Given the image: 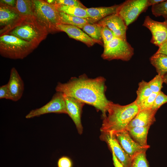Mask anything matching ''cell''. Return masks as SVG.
I'll return each instance as SVG.
<instances>
[{
    "mask_svg": "<svg viewBox=\"0 0 167 167\" xmlns=\"http://www.w3.org/2000/svg\"><path fill=\"white\" fill-rule=\"evenodd\" d=\"M105 81L102 76L90 78L84 74L78 77H72L66 83L58 82L55 90L94 106L101 112L103 118L106 116L108 105L110 101L105 95Z\"/></svg>",
    "mask_w": 167,
    "mask_h": 167,
    "instance_id": "obj_1",
    "label": "cell"
},
{
    "mask_svg": "<svg viewBox=\"0 0 167 167\" xmlns=\"http://www.w3.org/2000/svg\"><path fill=\"white\" fill-rule=\"evenodd\" d=\"M139 110L135 101L124 105L110 101L107 109L108 115L102 118L101 131L114 134L126 130Z\"/></svg>",
    "mask_w": 167,
    "mask_h": 167,
    "instance_id": "obj_2",
    "label": "cell"
},
{
    "mask_svg": "<svg viewBox=\"0 0 167 167\" xmlns=\"http://www.w3.org/2000/svg\"><path fill=\"white\" fill-rule=\"evenodd\" d=\"M48 34L47 30L37 22L34 16H22L0 36L8 34L39 45Z\"/></svg>",
    "mask_w": 167,
    "mask_h": 167,
    "instance_id": "obj_3",
    "label": "cell"
},
{
    "mask_svg": "<svg viewBox=\"0 0 167 167\" xmlns=\"http://www.w3.org/2000/svg\"><path fill=\"white\" fill-rule=\"evenodd\" d=\"M38 46L11 35L4 34L0 36V54L10 59H23Z\"/></svg>",
    "mask_w": 167,
    "mask_h": 167,
    "instance_id": "obj_4",
    "label": "cell"
},
{
    "mask_svg": "<svg viewBox=\"0 0 167 167\" xmlns=\"http://www.w3.org/2000/svg\"><path fill=\"white\" fill-rule=\"evenodd\" d=\"M34 15L37 22L49 33L59 32L57 26L61 24L59 11L54 4L45 0H32Z\"/></svg>",
    "mask_w": 167,
    "mask_h": 167,
    "instance_id": "obj_5",
    "label": "cell"
},
{
    "mask_svg": "<svg viewBox=\"0 0 167 167\" xmlns=\"http://www.w3.org/2000/svg\"><path fill=\"white\" fill-rule=\"evenodd\" d=\"M101 55L104 59L109 61L119 59L129 61L134 54L133 48L127 41L115 37L104 47Z\"/></svg>",
    "mask_w": 167,
    "mask_h": 167,
    "instance_id": "obj_6",
    "label": "cell"
},
{
    "mask_svg": "<svg viewBox=\"0 0 167 167\" xmlns=\"http://www.w3.org/2000/svg\"><path fill=\"white\" fill-rule=\"evenodd\" d=\"M149 5L148 0H128L119 4L117 14L128 26L134 22L139 15L146 11Z\"/></svg>",
    "mask_w": 167,
    "mask_h": 167,
    "instance_id": "obj_7",
    "label": "cell"
},
{
    "mask_svg": "<svg viewBox=\"0 0 167 167\" xmlns=\"http://www.w3.org/2000/svg\"><path fill=\"white\" fill-rule=\"evenodd\" d=\"M51 113L66 114L63 94L56 92L51 100L41 107L31 110L25 116L27 119Z\"/></svg>",
    "mask_w": 167,
    "mask_h": 167,
    "instance_id": "obj_8",
    "label": "cell"
},
{
    "mask_svg": "<svg viewBox=\"0 0 167 167\" xmlns=\"http://www.w3.org/2000/svg\"><path fill=\"white\" fill-rule=\"evenodd\" d=\"M143 26L148 29L152 34L151 42L159 47L167 40V24L152 19L149 16L145 19Z\"/></svg>",
    "mask_w": 167,
    "mask_h": 167,
    "instance_id": "obj_9",
    "label": "cell"
},
{
    "mask_svg": "<svg viewBox=\"0 0 167 167\" xmlns=\"http://www.w3.org/2000/svg\"><path fill=\"white\" fill-rule=\"evenodd\" d=\"M100 138L107 143L112 153L124 167H130L131 158L125 152L113 134L101 132Z\"/></svg>",
    "mask_w": 167,
    "mask_h": 167,
    "instance_id": "obj_10",
    "label": "cell"
},
{
    "mask_svg": "<svg viewBox=\"0 0 167 167\" xmlns=\"http://www.w3.org/2000/svg\"><path fill=\"white\" fill-rule=\"evenodd\" d=\"M63 95L67 114L74 122L78 133L81 135L83 128L81 121V114L85 104L74 97Z\"/></svg>",
    "mask_w": 167,
    "mask_h": 167,
    "instance_id": "obj_11",
    "label": "cell"
},
{
    "mask_svg": "<svg viewBox=\"0 0 167 167\" xmlns=\"http://www.w3.org/2000/svg\"><path fill=\"white\" fill-rule=\"evenodd\" d=\"M101 26H106L113 33L115 37L126 41L127 26L117 14L109 15L97 22Z\"/></svg>",
    "mask_w": 167,
    "mask_h": 167,
    "instance_id": "obj_12",
    "label": "cell"
},
{
    "mask_svg": "<svg viewBox=\"0 0 167 167\" xmlns=\"http://www.w3.org/2000/svg\"><path fill=\"white\" fill-rule=\"evenodd\" d=\"M118 142L126 153L131 158L140 152L146 151L150 147L142 146L131 137L126 130L113 134Z\"/></svg>",
    "mask_w": 167,
    "mask_h": 167,
    "instance_id": "obj_13",
    "label": "cell"
},
{
    "mask_svg": "<svg viewBox=\"0 0 167 167\" xmlns=\"http://www.w3.org/2000/svg\"><path fill=\"white\" fill-rule=\"evenodd\" d=\"M15 7L0 2V34L21 18Z\"/></svg>",
    "mask_w": 167,
    "mask_h": 167,
    "instance_id": "obj_14",
    "label": "cell"
},
{
    "mask_svg": "<svg viewBox=\"0 0 167 167\" xmlns=\"http://www.w3.org/2000/svg\"><path fill=\"white\" fill-rule=\"evenodd\" d=\"M57 27L59 31L65 32L70 37L81 41L88 46H92L96 43L99 44L98 41L92 39L77 27L60 24Z\"/></svg>",
    "mask_w": 167,
    "mask_h": 167,
    "instance_id": "obj_15",
    "label": "cell"
},
{
    "mask_svg": "<svg viewBox=\"0 0 167 167\" xmlns=\"http://www.w3.org/2000/svg\"><path fill=\"white\" fill-rule=\"evenodd\" d=\"M11 96V100L16 101L22 96L24 89V82L15 67L11 70L10 77L7 83Z\"/></svg>",
    "mask_w": 167,
    "mask_h": 167,
    "instance_id": "obj_16",
    "label": "cell"
},
{
    "mask_svg": "<svg viewBox=\"0 0 167 167\" xmlns=\"http://www.w3.org/2000/svg\"><path fill=\"white\" fill-rule=\"evenodd\" d=\"M157 111L152 109L139 110L129 124L126 130L136 126H150L156 121L155 116Z\"/></svg>",
    "mask_w": 167,
    "mask_h": 167,
    "instance_id": "obj_17",
    "label": "cell"
},
{
    "mask_svg": "<svg viewBox=\"0 0 167 167\" xmlns=\"http://www.w3.org/2000/svg\"><path fill=\"white\" fill-rule=\"evenodd\" d=\"M119 6L86 8V10L89 18L95 23L109 15L116 14Z\"/></svg>",
    "mask_w": 167,
    "mask_h": 167,
    "instance_id": "obj_18",
    "label": "cell"
},
{
    "mask_svg": "<svg viewBox=\"0 0 167 167\" xmlns=\"http://www.w3.org/2000/svg\"><path fill=\"white\" fill-rule=\"evenodd\" d=\"M150 126H136L127 129L129 134L137 143L143 147L149 146L147 143V137Z\"/></svg>",
    "mask_w": 167,
    "mask_h": 167,
    "instance_id": "obj_19",
    "label": "cell"
},
{
    "mask_svg": "<svg viewBox=\"0 0 167 167\" xmlns=\"http://www.w3.org/2000/svg\"><path fill=\"white\" fill-rule=\"evenodd\" d=\"M61 24L70 25L82 29L88 23H94L90 19H85L68 15L59 11Z\"/></svg>",
    "mask_w": 167,
    "mask_h": 167,
    "instance_id": "obj_20",
    "label": "cell"
},
{
    "mask_svg": "<svg viewBox=\"0 0 167 167\" xmlns=\"http://www.w3.org/2000/svg\"><path fill=\"white\" fill-rule=\"evenodd\" d=\"M150 61L158 75L163 77L167 74V55L155 53L150 57Z\"/></svg>",
    "mask_w": 167,
    "mask_h": 167,
    "instance_id": "obj_21",
    "label": "cell"
},
{
    "mask_svg": "<svg viewBox=\"0 0 167 167\" xmlns=\"http://www.w3.org/2000/svg\"><path fill=\"white\" fill-rule=\"evenodd\" d=\"M59 11L69 15L84 18L90 19L86 8L74 6H69L62 5L54 4Z\"/></svg>",
    "mask_w": 167,
    "mask_h": 167,
    "instance_id": "obj_22",
    "label": "cell"
},
{
    "mask_svg": "<svg viewBox=\"0 0 167 167\" xmlns=\"http://www.w3.org/2000/svg\"><path fill=\"white\" fill-rule=\"evenodd\" d=\"M102 28V26L96 22L87 24L82 29L90 37L98 41L100 44L103 45L101 36Z\"/></svg>",
    "mask_w": 167,
    "mask_h": 167,
    "instance_id": "obj_23",
    "label": "cell"
},
{
    "mask_svg": "<svg viewBox=\"0 0 167 167\" xmlns=\"http://www.w3.org/2000/svg\"><path fill=\"white\" fill-rule=\"evenodd\" d=\"M153 92L150 88L148 82L142 80L139 83L136 91L137 98L135 101L138 106Z\"/></svg>",
    "mask_w": 167,
    "mask_h": 167,
    "instance_id": "obj_24",
    "label": "cell"
},
{
    "mask_svg": "<svg viewBox=\"0 0 167 167\" xmlns=\"http://www.w3.org/2000/svg\"><path fill=\"white\" fill-rule=\"evenodd\" d=\"M15 7L22 16H34L32 0H17Z\"/></svg>",
    "mask_w": 167,
    "mask_h": 167,
    "instance_id": "obj_25",
    "label": "cell"
},
{
    "mask_svg": "<svg viewBox=\"0 0 167 167\" xmlns=\"http://www.w3.org/2000/svg\"><path fill=\"white\" fill-rule=\"evenodd\" d=\"M146 152L143 151L138 152L132 157L130 167H149Z\"/></svg>",
    "mask_w": 167,
    "mask_h": 167,
    "instance_id": "obj_26",
    "label": "cell"
},
{
    "mask_svg": "<svg viewBox=\"0 0 167 167\" xmlns=\"http://www.w3.org/2000/svg\"><path fill=\"white\" fill-rule=\"evenodd\" d=\"M151 10L155 16H161L165 19V21L167 20V0L152 6Z\"/></svg>",
    "mask_w": 167,
    "mask_h": 167,
    "instance_id": "obj_27",
    "label": "cell"
},
{
    "mask_svg": "<svg viewBox=\"0 0 167 167\" xmlns=\"http://www.w3.org/2000/svg\"><path fill=\"white\" fill-rule=\"evenodd\" d=\"M163 77L158 74L148 82L149 86L153 92L158 93L161 91L164 83Z\"/></svg>",
    "mask_w": 167,
    "mask_h": 167,
    "instance_id": "obj_28",
    "label": "cell"
},
{
    "mask_svg": "<svg viewBox=\"0 0 167 167\" xmlns=\"http://www.w3.org/2000/svg\"><path fill=\"white\" fill-rule=\"evenodd\" d=\"M101 36L104 47L115 37L113 32L106 26H102Z\"/></svg>",
    "mask_w": 167,
    "mask_h": 167,
    "instance_id": "obj_29",
    "label": "cell"
},
{
    "mask_svg": "<svg viewBox=\"0 0 167 167\" xmlns=\"http://www.w3.org/2000/svg\"><path fill=\"white\" fill-rule=\"evenodd\" d=\"M167 102V95L162 91L157 95L152 109L158 110L163 104Z\"/></svg>",
    "mask_w": 167,
    "mask_h": 167,
    "instance_id": "obj_30",
    "label": "cell"
},
{
    "mask_svg": "<svg viewBox=\"0 0 167 167\" xmlns=\"http://www.w3.org/2000/svg\"><path fill=\"white\" fill-rule=\"evenodd\" d=\"M158 93L153 92L138 106L139 110L152 109L155 99Z\"/></svg>",
    "mask_w": 167,
    "mask_h": 167,
    "instance_id": "obj_31",
    "label": "cell"
},
{
    "mask_svg": "<svg viewBox=\"0 0 167 167\" xmlns=\"http://www.w3.org/2000/svg\"><path fill=\"white\" fill-rule=\"evenodd\" d=\"M54 4L62 5L69 6H77L86 8L79 0H54Z\"/></svg>",
    "mask_w": 167,
    "mask_h": 167,
    "instance_id": "obj_32",
    "label": "cell"
},
{
    "mask_svg": "<svg viewBox=\"0 0 167 167\" xmlns=\"http://www.w3.org/2000/svg\"><path fill=\"white\" fill-rule=\"evenodd\" d=\"M57 165L58 167H72V162L68 157L63 156L58 160Z\"/></svg>",
    "mask_w": 167,
    "mask_h": 167,
    "instance_id": "obj_33",
    "label": "cell"
},
{
    "mask_svg": "<svg viewBox=\"0 0 167 167\" xmlns=\"http://www.w3.org/2000/svg\"><path fill=\"white\" fill-rule=\"evenodd\" d=\"M0 99L11 100V96L7 84L0 87Z\"/></svg>",
    "mask_w": 167,
    "mask_h": 167,
    "instance_id": "obj_34",
    "label": "cell"
},
{
    "mask_svg": "<svg viewBox=\"0 0 167 167\" xmlns=\"http://www.w3.org/2000/svg\"><path fill=\"white\" fill-rule=\"evenodd\" d=\"M156 53L167 55V40L159 47L158 50Z\"/></svg>",
    "mask_w": 167,
    "mask_h": 167,
    "instance_id": "obj_35",
    "label": "cell"
},
{
    "mask_svg": "<svg viewBox=\"0 0 167 167\" xmlns=\"http://www.w3.org/2000/svg\"><path fill=\"white\" fill-rule=\"evenodd\" d=\"M16 0H1L0 2H1L8 6L15 7Z\"/></svg>",
    "mask_w": 167,
    "mask_h": 167,
    "instance_id": "obj_36",
    "label": "cell"
},
{
    "mask_svg": "<svg viewBox=\"0 0 167 167\" xmlns=\"http://www.w3.org/2000/svg\"><path fill=\"white\" fill-rule=\"evenodd\" d=\"M113 161L114 167H124L117 159L114 155L112 153Z\"/></svg>",
    "mask_w": 167,
    "mask_h": 167,
    "instance_id": "obj_37",
    "label": "cell"
},
{
    "mask_svg": "<svg viewBox=\"0 0 167 167\" xmlns=\"http://www.w3.org/2000/svg\"><path fill=\"white\" fill-rule=\"evenodd\" d=\"M164 0H148L149 6H153L156 4L162 2L164 1Z\"/></svg>",
    "mask_w": 167,
    "mask_h": 167,
    "instance_id": "obj_38",
    "label": "cell"
},
{
    "mask_svg": "<svg viewBox=\"0 0 167 167\" xmlns=\"http://www.w3.org/2000/svg\"><path fill=\"white\" fill-rule=\"evenodd\" d=\"M163 79L164 83L167 84V74L163 76Z\"/></svg>",
    "mask_w": 167,
    "mask_h": 167,
    "instance_id": "obj_39",
    "label": "cell"
},
{
    "mask_svg": "<svg viewBox=\"0 0 167 167\" xmlns=\"http://www.w3.org/2000/svg\"><path fill=\"white\" fill-rule=\"evenodd\" d=\"M47 3L50 4H54V0H45Z\"/></svg>",
    "mask_w": 167,
    "mask_h": 167,
    "instance_id": "obj_40",
    "label": "cell"
},
{
    "mask_svg": "<svg viewBox=\"0 0 167 167\" xmlns=\"http://www.w3.org/2000/svg\"><path fill=\"white\" fill-rule=\"evenodd\" d=\"M164 22H165V23L167 24V20L166 21H165Z\"/></svg>",
    "mask_w": 167,
    "mask_h": 167,
    "instance_id": "obj_41",
    "label": "cell"
}]
</instances>
